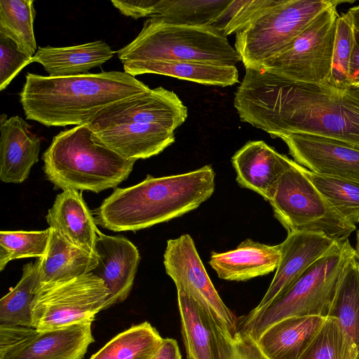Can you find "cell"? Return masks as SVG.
Masks as SVG:
<instances>
[{
	"instance_id": "cell-1",
	"label": "cell",
	"mask_w": 359,
	"mask_h": 359,
	"mask_svg": "<svg viewBox=\"0 0 359 359\" xmlns=\"http://www.w3.org/2000/svg\"><path fill=\"white\" fill-rule=\"evenodd\" d=\"M233 105L241 121L273 138L304 133L359 148V88L300 83L246 69Z\"/></svg>"
},
{
	"instance_id": "cell-40",
	"label": "cell",
	"mask_w": 359,
	"mask_h": 359,
	"mask_svg": "<svg viewBox=\"0 0 359 359\" xmlns=\"http://www.w3.org/2000/svg\"><path fill=\"white\" fill-rule=\"evenodd\" d=\"M348 12L352 18L355 29L359 32V5L351 8Z\"/></svg>"
},
{
	"instance_id": "cell-32",
	"label": "cell",
	"mask_w": 359,
	"mask_h": 359,
	"mask_svg": "<svg viewBox=\"0 0 359 359\" xmlns=\"http://www.w3.org/2000/svg\"><path fill=\"white\" fill-rule=\"evenodd\" d=\"M299 359H358V352L339 322L326 316L321 328Z\"/></svg>"
},
{
	"instance_id": "cell-7",
	"label": "cell",
	"mask_w": 359,
	"mask_h": 359,
	"mask_svg": "<svg viewBox=\"0 0 359 359\" xmlns=\"http://www.w3.org/2000/svg\"><path fill=\"white\" fill-rule=\"evenodd\" d=\"M357 256L348 239L317 260L285 292L260 311L239 320L238 330L255 340L269 327L291 316L326 317L339 280Z\"/></svg>"
},
{
	"instance_id": "cell-16",
	"label": "cell",
	"mask_w": 359,
	"mask_h": 359,
	"mask_svg": "<svg viewBox=\"0 0 359 359\" xmlns=\"http://www.w3.org/2000/svg\"><path fill=\"white\" fill-rule=\"evenodd\" d=\"M95 252L98 263L90 272L102 279L109 291L104 310L126 299L140 262L137 247L126 237L97 233Z\"/></svg>"
},
{
	"instance_id": "cell-30",
	"label": "cell",
	"mask_w": 359,
	"mask_h": 359,
	"mask_svg": "<svg viewBox=\"0 0 359 359\" xmlns=\"http://www.w3.org/2000/svg\"><path fill=\"white\" fill-rule=\"evenodd\" d=\"M36 11L32 0L0 1V34L33 57L36 50L34 32Z\"/></svg>"
},
{
	"instance_id": "cell-35",
	"label": "cell",
	"mask_w": 359,
	"mask_h": 359,
	"mask_svg": "<svg viewBox=\"0 0 359 359\" xmlns=\"http://www.w3.org/2000/svg\"><path fill=\"white\" fill-rule=\"evenodd\" d=\"M276 0H231L211 27L224 36L236 34L255 20Z\"/></svg>"
},
{
	"instance_id": "cell-21",
	"label": "cell",
	"mask_w": 359,
	"mask_h": 359,
	"mask_svg": "<svg viewBox=\"0 0 359 359\" xmlns=\"http://www.w3.org/2000/svg\"><path fill=\"white\" fill-rule=\"evenodd\" d=\"M46 219L49 227L57 230L68 242L97 256L95 243L99 230L81 192L63 190L57 195Z\"/></svg>"
},
{
	"instance_id": "cell-14",
	"label": "cell",
	"mask_w": 359,
	"mask_h": 359,
	"mask_svg": "<svg viewBox=\"0 0 359 359\" xmlns=\"http://www.w3.org/2000/svg\"><path fill=\"white\" fill-rule=\"evenodd\" d=\"M339 243L323 233H287L286 238L279 244L281 257L269 287L259 304L249 313L260 311L285 292L317 260Z\"/></svg>"
},
{
	"instance_id": "cell-22",
	"label": "cell",
	"mask_w": 359,
	"mask_h": 359,
	"mask_svg": "<svg viewBox=\"0 0 359 359\" xmlns=\"http://www.w3.org/2000/svg\"><path fill=\"white\" fill-rule=\"evenodd\" d=\"M325 319L322 316L288 317L266 329L255 342L269 359H299Z\"/></svg>"
},
{
	"instance_id": "cell-41",
	"label": "cell",
	"mask_w": 359,
	"mask_h": 359,
	"mask_svg": "<svg viewBox=\"0 0 359 359\" xmlns=\"http://www.w3.org/2000/svg\"><path fill=\"white\" fill-rule=\"evenodd\" d=\"M355 250L356 251L358 260L359 261V230L356 233V247Z\"/></svg>"
},
{
	"instance_id": "cell-33",
	"label": "cell",
	"mask_w": 359,
	"mask_h": 359,
	"mask_svg": "<svg viewBox=\"0 0 359 359\" xmlns=\"http://www.w3.org/2000/svg\"><path fill=\"white\" fill-rule=\"evenodd\" d=\"M50 228L43 231L0 232V271L12 260L40 258L45 255L50 238Z\"/></svg>"
},
{
	"instance_id": "cell-37",
	"label": "cell",
	"mask_w": 359,
	"mask_h": 359,
	"mask_svg": "<svg viewBox=\"0 0 359 359\" xmlns=\"http://www.w3.org/2000/svg\"><path fill=\"white\" fill-rule=\"evenodd\" d=\"M233 359H269L258 348L255 340L247 333L238 330L233 339Z\"/></svg>"
},
{
	"instance_id": "cell-10",
	"label": "cell",
	"mask_w": 359,
	"mask_h": 359,
	"mask_svg": "<svg viewBox=\"0 0 359 359\" xmlns=\"http://www.w3.org/2000/svg\"><path fill=\"white\" fill-rule=\"evenodd\" d=\"M109 296L104 281L92 273L40 285L31 305L32 327L41 332L92 323Z\"/></svg>"
},
{
	"instance_id": "cell-31",
	"label": "cell",
	"mask_w": 359,
	"mask_h": 359,
	"mask_svg": "<svg viewBox=\"0 0 359 359\" xmlns=\"http://www.w3.org/2000/svg\"><path fill=\"white\" fill-rule=\"evenodd\" d=\"M303 171L331 206L347 222L359 224V184L321 175L303 167Z\"/></svg>"
},
{
	"instance_id": "cell-4",
	"label": "cell",
	"mask_w": 359,
	"mask_h": 359,
	"mask_svg": "<svg viewBox=\"0 0 359 359\" xmlns=\"http://www.w3.org/2000/svg\"><path fill=\"white\" fill-rule=\"evenodd\" d=\"M187 116V107L175 93L158 87L109 105L88 124L104 145L137 161L171 145L175 130Z\"/></svg>"
},
{
	"instance_id": "cell-13",
	"label": "cell",
	"mask_w": 359,
	"mask_h": 359,
	"mask_svg": "<svg viewBox=\"0 0 359 359\" xmlns=\"http://www.w3.org/2000/svg\"><path fill=\"white\" fill-rule=\"evenodd\" d=\"M280 138L294 161L309 170L359 184V148L304 133H292Z\"/></svg>"
},
{
	"instance_id": "cell-5",
	"label": "cell",
	"mask_w": 359,
	"mask_h": 359,
	"mask_svg": "<svg viewBox=\"0 0 359 359\" xmlns=\"http://www.w3.org/2000/svg\"><path fill=\"white\" fill-rule=\"evenodd\" d=\"M41 158L43 172L55 189L96 194L116 188L128 177L136 161L102 143L88 124L60 132Z\"/></svg>"
},
{
	"instance_id": "cell-9",
	"label": "cell",
	"mask_w": 359,
	"mask_h": 359,
	"mask_svg": "<svg viewBox=\"0 0 359 359\" xmlns=\"http://www.w3.org/2000/svg\"><path fill=\"white\" fill-rule=\"evenodd\" d=\"M287 233H323L341 242L355 230L327 202L294 161L279 177L268 201Z\"/></svg>"
},
{
	"instance_id": "cell-12",
	"label": "cell",
	"mask_w": 359,
	"mask_h": 359,
	"mask_svg": "<svg viewBox=\"0 0 359 359\" xmlns=\"http://www.w3.org/2000/svg\"><path fill=\"white\" fill-rule=\"evenodd\" d=\"M163 264L177 290L186 292L234 338L238 332L239 320L214 287L190 235L167 241Z\"/></svg>"
},
{
	"instance_id": "cell-20",
	"label": "cell",
	"mask_w": 359,
	"mask_h": 359,
	"mask_svg": "<svg viewBox=\"0 0 359 359\" xmlns=\"http://www.w3.org/2000/svg\"><path fill=\"white\" fill-rule=\"evenodd\" d=\"M280 257L279 244L269 245L248 238L233 250L212 252L209 264L221 279L245 281L276 270Z\"/></svg>"
},
{
	"instance_id": "cell-3",
	"label": "cell",
	"mask_w": 359,
	"mask_h": 359,
	"mask_svg": "<svg viewBox=\"0 0 359 359\" xmlns=\"http://www.w3.org/2000/svg\"><path fill=\"white\" fill-rule=\"evenodd\" d=\"M215 188V172L210 165L179 175H147L134 186L114 189L95 210V220L113 231L149 228L196 209Z\"/></svg>"
},
{
	"instance_id": "cell-24",
	"label": "cell",
	"mask_w": 359,
	"mask_h": 359,
	"mask_svg": "<svg viewBox=\"0 0 359 359\" xmlns=\"http://www.w3.org/2000/svg\"><path fill=\"white\" fill-rule=\"evenodd\" d=\"M124 72L133 76L156 74L203 85L231 86L238 82L236 65L198 61L138 62L123 65Z\"/></svg>"
},
{
	"instance_id": "cell-11",
	"label": "cell",
	"mask_w": 359,
	"mask_h": 359,
	"mask_svg": "<svg viewBox=\"0 0 359 359\" xmlns=\"http://www.w3.org/2000/svg\"><path fill=\"white\" fill-rule=\"evenodd\" d=\"M337 6L322 12L287 47L266 61L259 70L297 82L329 84L339 16Z\"/></svg>"
},
{
	"instance_id": "cell-15",
	"label": "cell",
	"mask_w": 359,
	"mask_h": 359,
	"mask_svg": "<svg viewBox=\"0 0 359 359\" xmlns=\"http://www.w3.org/2000/svg\"><path fill=\"white\" fill-rule=\"evenodd\" d=\"M177 291L187 358L233 359V338L186 292Z\"/></svg>"
},
{
	"instance_id": "cell-25",
	"label": "cell",
	"mask_w": 359,
	"mask_h": 359,
	"mask_svg": "<svg viewBox=\"0 0 359 359\" xmlns=\"http://www.w3.org/2000/svg\"><path fill=\"white\" fill-rule=\"evenodd\" d=\"M50 231L46 252L41 257L40 285L71 280L89 273L95 268L97 256L72 245L57 230L50 228Z\"/></svg>"
},
{
	"instance_id": "cell-36",
	"label": "cell",
	"mask_w": 359,
	"mask_h": 359,
	"mask_svg": "<svg viewBox=\"0 0 359 359\" xmlns=\"http://www.w3.org/2000/svg\"><path fill=\"white\" fill-rule=\"evenodd\" d=\"M33 62V57L0 34V90H4L25 66Z\"/></svg>"
},
{
	"instance_id": "cell-18",
	"label": "cell",
	"mask_w": 359,
	"mask_h": 359,
	"mask_svg": "<svg viewBox=\"0 0 359 359\" xmlns=\"http://www.w3.org/2000/svg\"><path fill=\"white\" fill-rule=\"evenodd\" d=\"M264 141H249L231 157L236 182L269 201L281 175L292 163Z\"/></svg>"
},
{
	"instance_id": "cell-8",
	"label": "cell",
	"mask_w": 359,
	"mask_h": 359,
	"mask_svg": "<svg viewBox=\"0 0 359 359\" xmlns=\"http://www.w3.org/2000/svg\"><path fill=\"white\" fill-rule=\"evenodd\" d=\"M339 0H276L236 34L235 50L245 69L259 70Z\"/></svg>"
},
{
	"instance_id": "cell-6",
	"label": "cell",
	"mask_w": 359,
	"mask_h": 359,
	"mask_svg": "<svg viewBox=\"0 0 359 359\" xmlns=\"http://www.w3.org/2000/svg\"><path fill=\"white\" fill-rule=\"evenodd\" d=\"M123 65L198 61L235 65L239 55L227 37L210 26H187L149 18L137 37L117 51Z\"/></svg>"
},
{
	"instance_id": "cell-17",
	"label": "cell",
	"mask_w": 359,
	"mask_h": 359,
	"mask_svg": "<svg viewBox=\"0 0 359 359\" xmlns=\"http://www.w3.org/2000/svg\"><path fill=\"white\" fill-rule=\"evenodd\" d=\"M92 323L46 331L33 328L18 345L0 359H82L94 342Z\"/></svg>"
},
{
	"instance_id": "cell-2",
	"label": "cell",
	"mask_w": 359,
	"mask_h": 359,
	"mask_svg": "<svg viewBox=\"0 0 359 359\" xmlns=\"http://www.w3.org/2000/svg\"><path fill=\"white\" fill-rule=\"evenodd\" d=\"M20 93L27 119L46 126L88 124L102 109L148 86L125 72L50 77L27 73Z\"/></svg>"
},
{
	"instance_id": "cell-29",
	"label": "cell",
	"mask_w": 359,
	"mask_h": 359,
	"mask_svg": "<svg viewBox=\"0 0 359 359\" xmlns=\"http://www.w3.org/2000/svg\"><path fill=\"white\" fill-rule=\"evenodd\" d=\"M231 0H156L152 15L165 22L210 26Z\"/></svg>"
},
{
	"instance_id": "cell-38",
	"label": "cell",
	"mask_w": 359,
	"mask_h": 359,
	"mask_svg": "<svg viewBox=\"0 0 359 359\" xmlns=\"http://www.w3.org/2000/svg\"><path fill=\"white\" fill-rule=\"evenodd\" d=\"M153 359H182L177 341L171 338L163 339Z\"/></svg>"
},
{
	"instance_id": "cell-26",
	"label": "cell",
	"mask_w": 359,
	"mask_h": 359,
	"mask_svg": "<svg viewBox=\"0 0 359 359\" xmlns=\"http://www.w3.org/2000/svg\"><path fill=\"white\" fill-rule=\"evenodd\" d=\"M163 339L145 321L116 335L90 359H153Z\"/></svg>"
},
{
	"instance_id": "cell-19",
	"label": "cell",
	"mask_w": 359,
	"mask_h": 359,
	"mask_svg": "<svg viewBox=\"0 0 359 359\" xmlns=\"http://www.w3.org/2000/svg\"><path fill=\"white\" fill-rule=\"evenodd\" d=\"M19 116L0 122V180L20 184L26 180L39 161L41 140Z\"/></svg>"
},
{
	"instance_id": "cell-28",
	"label": "cell",
	"mask_w": 359,
	"mask_h": 359,
	"mask_svg": "<svg viewBox=\"0 0 359 359\" xmlns=\"http://www.w3.org/2000/svg\"><path fill=\"white\" fill-rule=\"evenodd\" d=\"M41 257L23 266L22 277L0 300V325L32 327L31 305L41 284Z\"/></svg>"
},
{
	"instance_id": "cell-39",
	"label": "cell",
	"mask_w": 359,
	"mask_h": 359,
	"mask_svg": "<svg viewBox=\"0 0 359 359\" xmlns=\"http://www.w3.org/2000/svg\"><path fill=\"white\" fill-rule=\"evenodd\" d=\"M350 87L359 88V32L355 29V42L349 69Z\"/></svg>"
},
{
	"instance_id": "cell-34",
	"label": "cell",
	"mask_w": 359,
	"mask_h": 359,
	"mask_svg": "<svg viewBox=\"0 0 359 359\" xmlns=\"http://www.w3.org/2000/svg\"><path fill=\"white\" fill-rule=\"evenodd\" d=\"M355 42V27L347 11L337 19L329 84L340 89L350 88L349 69Z\"/></svg>"
},
{
	"instance_id": "cell-23",
	"label": "cell",
	"mask_w": 359,
	"mask_h": 359,
	"mask_svg": "<svg viewBox=\"0 0 359 359\" xmlns=\"http://www.w3.org/2000/svg\"><path fill=\"white\" fill-rule=\"evenodd\" d=\"M114 55L105 42L98 40L67 47H39L33 56L50 77H64L88 74L101 67Z\"/></svg>"
},
{
	"instance_id": "cell-27",
	"label": "cell",
	"mask_w": 359,
	"mask_h": 359,
	"mask_svg": "<svg viewBox=\"0 0 359 359\" xmlns=\"http://www.w3.org/2000/svg\"><path fill=\"white\" fill-rule=\"evenodd\" d=\"M327 316L335 318L355 344L359 359V261L347 264L339 280Z\"/></svg>"
}]
</instances>
